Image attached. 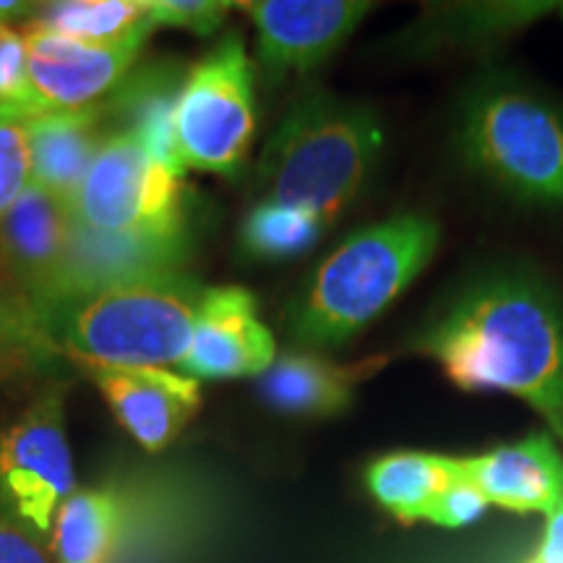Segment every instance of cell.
<instances>
[{"label":"cell","mask_w":563,"mask_h":563,"mask_svg":"<svg viewBox=\"0 0 563 563\" xmlns=\"http://www.w3.org/2000/svg\"><path fill=\"white\" fill-rule=\"evenodd\" d=\"M415 350L464 391L522 399L563 439V306L543 285L475 282L422 329Z\"/></svg>","instance_id":"obj_1"},{"label":"cell","mask_w":563,"mask_h":563,"mask_svg":"<svg viewBox=\"0 0 563 563\" xmlns=\"http://www.w3.org/2000/svg\"><path fill=\"white\" fill-rule=\"evenodd\" d=\"M435 245L439 224L420 214L352 232L287 302V336L306 352L344 347L412 285Z\"/></svg>","instance_id":"obj_2"},{"label":"cell","mask_w":563,"mask_h":563,"mask_svg":"<svg viewBox=\"0 0 563 563\" xmlns=\"http://www.w3.org/2000/svg\"><path fill=\"white\" fill-rule=\"evenodd\" d=\"M382 141L376 112L365 104L306 89L266 141L256 173L258 194L329 224L363 191Z\"/></svg>","instance_id":"obj_3"},{"label":"cell","mask_w":563,"mask_h":563,"mask_svg":"<svg viewBox=\"0 0 563 563\" xmlns=\"http://www.w3.org/2000/svg\"><path fill=\"white\" fill-rule=\"evenodd\" d=\"M207 287L188 272L157 274L63 300L40 316L60 357L131 368H180Z\"/></svg>","instance_id":"obj_4"},{"label":"cell","mask_w":563,"mask_h":563,"mask_svg":"<svg viewBox=\"0 0 563 563\" xmlns=\"http://www.w3.org/2000/svg\"><path fill=\"white\" fill-rule=\"evenodd\" d=\"M467 165L514 199L563 207V115L514 84H485L462 110Z\"/></svg>","instance_id":"obj_5"},{"label":"cell","mask_w":563,"mask_h":563,"mask_svg":"<svg viewBox=\"0 0 563 563\" xmlns=\"http://www.w3.org/2000/svg\"><path fill=\"white\" fill-rule=\"evenodd\" d=\"M175 125L186 170L228 178L243 170L256 133L253 63L243 34L228 32L188 68Z\"/></svg>","instance_id":"obj_6"},{"label":"cell","mask_w":563,"mask_h":563,"mask_svg":"<svg viewBox=\"0 0 563 563\" xmlns=\"http://www.w3.org/2000/svg\"><path fill=\"white\" fill-rule=\"evenodd\" d=\"M74 222L100 232L196 228L186 178L159 167L129 133H110L74 199Z\"/></svg>","instance_id":"obj_7"},{"label":"cell","mask_w":563,"mask_h":563,"mask_svg":"<svg viewBox=\"0 0 563 563\" xmlns=\"http://www.w3.org/2000/svg\"><path fill=\"white\" fill-rule=\"evenodd\" d=\"M74 490L66 386L51 384L0 428V504L40 538L51 540L55 514Z\"/></svg>","instance_id":"obj_8"},{"label":"cell","mask_w":563,"mask_h":563,"mask_svg":"<svg viewBox=\"0 0 563 563\" xmlns=\"http://www.w3.org/2000/svg\"><path fill=\"white\" fill-rule=\"evenodd\" d=\"M152 32L154 24H146L118 42L89 45L24 26L26 91L11 108L24 118H34L102 104L136 68Z\"/></svg>","instance_id":"obj_9"},{"label":"cell","mask_w":563,"mask_h":563,"mask_svg":"<svg viewBox=\"0 0 563 563\" xmlns=\"http://www.w3.org/2000/svg\"><path fill=\"white\" fill-rule=\"evenodd\" d=\"M199 232L167 230V232H100L74 222L63 256L60 272L53 290L42 302L37 319L63 300L157 274L186 272L191 262Z\"/></svg>","instance_id":"obj_10"},{"label":"cell","mask_w":563,"mask_h":563,"mask_svg":"<svg viewBox=\"0 0 563 563\" xmlns=\"http://www.w3.org/2000/svg\"><path fill=\"white\" fill-rule=\"evenodd\" d=\"M76 365L144 452L159 454L201 410L199 382L173 368H131L63 357Z\"/></svg>","instance_id":"obj_11"},{"label":"cell","mask_w":563,"mask_h":563,"mask_svg":"<svg viewBox=\"0 0 563 563\" xmlns=\"http://www.w3.org/2000/svg\"><path fill=\"white\" fill-rule=\"evenodd\" d=\"M256 30V53L272 79L306 74L340 51L371 3L357 0H251L238 3Z\"/></svg>","instance_id":"obj_12"},{"label":"cell","mask_w":563,"mask_h":563,"mask_svg":"<svg viewBox=\"0 0 563 563\" xmlns=\"http://www.w3.org/2000/svg\"><path fill=\"white\" fill-rule=\"evenodd\" d=\"M274 361H277V342L258 316L253 292L243 287H207L180 373L196 382L262 378Z\"/></svg>","instance_id":"obj_13"},{"label":"cell","mask_w":563,"mask_h":563,"mask_svg":"<svg viewBox=\"0 0 563 563\" xmlns=\"http://www.w3.org/2000/svg\"><path fill=\"white\" fill-rule=\"evenodd\" d=\"M74 228V211L30 183L0 222V287L16 295L34 316L53 290Z\"/></svg>","instance_id":"obj_14"},{"label":"cell","mask_w":563,"mask_h":563,"mask_svg":"<svg viewBox=\"0 0 563 563\" xmlns=\"http://www.w3.org/2000/svg\"><path fill=\"white\" fill-rule=\"evenodd\" d=\"M186 66L178 60H146L102 102L112 133H129L159 167L186 178L178 150V100Z\"/></svg>","instance_id":"obj_15"},{"label":"cell","mask_w":563,"mask_h":563,"mask_svg":"<svg viewBox=\"0 0 563 563\" xmlns=\"http://www.w3.org/2000/svg\"><path fill=\"white\" fill-rule=\"evenodd\" d=\"M462 477L485 501L519 514H553L563 506V456L548 435L534 433L488 454L460 460Z\"/></svg>","instance_id":"obj_16"},{"label":"cell","mask_w":563,"mask_h":563,"mask_svg":"<svg viewBox=\"0 0 563 563\" xmlns=\"http://www.w3.org/2000/svg\"><path fill=\"white\" fill-rule=\"evenodd\" d=\"M102 104L76 112H45L26 118L32 183L74 207L91 162L110 139Z\"/></svg>","instance_id":"obj_17"},{"label":"cell","mask_w":563,"mask_h":563,"mask_svg":"<svg viewBox=\"0 0 563 563\" xmlns=\"http://www.w3.org/2000/svg\"><path fill=\"white\" fill-rule=\"evenodd\" d=\"M384 365L382 357L340 365L319 352H287L258 378V394L272 410L295 418H332L347 410L357 386Z\"/></svg>","instance_id":"obj_18"},{"label":"cell","mask_w":563,"mask_h":563,"mask_svg":"<svg viewBox=\"0 0 563 563\" xmlns=\"http://www.w3.org/2000/svg\"><path fill=\"white\" fill-rule=\"evenodd\" d=\"M129 519L123 483L76 488L55 514L51 553L55 563H115Z\"/></svg>","instance_id":"obj_19"},{"label":"cell","mask_w":563,"mask_h":563,"mask_svg":"<svg viewBox=\"0 0 563 563\" xmlns=\"http://www.w3.org/2000/svg\"><path fill=\"white\" fill-rule=\"evenodd\" d=\"M462 477L454 456L431 452H394L378 456L365 473V488L378 506L402 522L426 519L435 498Z\"/></svg>","instance_id":"obj_20"},{"label":"cell","mask_w":563,"mask_h":563,"mask_svg":"<svg viewBox=\"0 0 563 563\" xmlns=\"http://www.w3.org/2000/svg\"><path fill=\"white\" fill-rule=\"evenodd\" d=\"M146 24H152L146 0H53L42 3L26 26L89 45H108Z\"/></svg>","instance_id":"obj_21"},{"label":"cell","mask_w":563,"mask_h":563,"mask_svg":"<svg viewBox=\"0 0 563 563\" xmlns=\"http://www.w3.org/2000/svg\"><path fill=\"white\" fill-rule=\"evenodd\" d=\"M319 217L306 209L258 199L241 224V251L253 262H290L311 251L323 235Z\"/></svg>","instance_id":"obj_22"},{"label":"cell","mask_w":563,"mask_h":563,"mask_svg":"<svg viewBox=\"0 0 563 563\" xmlns=\"http://www.w3.org/2000/svg\"><path fill=\"white\" fill-rule=\"evenodd\" d=\"M63 361L58 344L26 302L0 287V378Z\"/></svg>","instance_id":"obj_23"},{"label":"cell","mask_w":563,"mask_h":563,"mask_svg":"<svg viewBox=\"0 0 563 563\" xmlns=\"http://www.w3.org/2000/svg\"><path fill=\"white\" fill-rule=\"evenodd\" d=\"M32 183L26 118L0 102V222Z\"/></svg>","instance_id":"obj_24"},{"label":"cell","mask_w":563,"mask_h":563,"mask_svg":"<svg viewBox=\"0 0 563 563\" xmlns=\"http://www.w3.org/2000/svg\"><path fill=\"white\" fill-rule=\"evenodd\" d=\"M150 3V19L165 30H180L209 37L224 24L235 3L224 0H146Z\"/></svg>","instance_id":"obj_25"},{"label":"cell","mask_w":563,"mask_h":563,"mask_svg":"<svg viewBox=\"0 0 563 563\" xmlns=\"http://www.w3.org/2000/svg\"><path fill=\"white\" fill-rule=\"evenodd\" d=\"M488 501L481 490L475 488L473 483L460 477L454 485H449L446 490L435 498L431 509H428L426 519L433 525L449 527V530H460V527L473 525L475 519H481L485 509H488Z\"/></svg>","instance_id":"obj_26"},{"label":"cell","mask_w":563,"mask_h":563,"mask_svg":"<svg viewBox=\"0 0 563 563\" xmlns=\"http://www.w3.org/2000/svg\"><path fill=\"white\" fill-rule=\"evenodd\" d=\"M0 563H55L51 543L0 504Z\"/></svg>","instance_id":"obj_27"},{"label":"cell","mask_w":563,"mask_h":563,"mask_svg":"<svg viewBox=\"0 0 563 563\" xmlns=\"http://www.w3.org/2000/svg\"><path fill=\"white\" fill-rule=\"evenodd\" d=\"M26 91V40L16 26H0V102L16 104Z\"/></svg>","instance_id":"obj_28"},{"label":"cell","mask_w":563,"mask_h":563,"mask_svg":"<svg viewBox=\"0 0 563 563\" xmlns=\"http://www.w3.org/2000/svg\"><path fill=\"white\" fill-rule=\"evenodd\" d=\"M525 563H563V506L548 514L543 540Z\"/></svg>","instance_id":"obj_29"},{"label":"cell","mask_w":563,"mask_h":563,"mask_svg":"<svg viewBox=\"0 0 563 563\" xmlns=\"http://www.w3.org/2000/svg\"><path fill=\"white\" fill-rule=\"evenodd\" d=\"M42 3L37 0H0V26H13V21H30L37 16Z\"/></svg>","instance_id":"obj_30"},{"label":"cell","mask_w":563,"mask_h":563,"mask_svg":"<svg viewBox=\"0 0 563 563\" xmlns=\"http://www.w3.org/2000/svg\"><path fill=\"white\" fill-rule=\"evenodd\" d=\"M559 13H561V16H563V3H561V5H559Z\"/></svg>","instance_id":"obj_31"}]
</instances>
